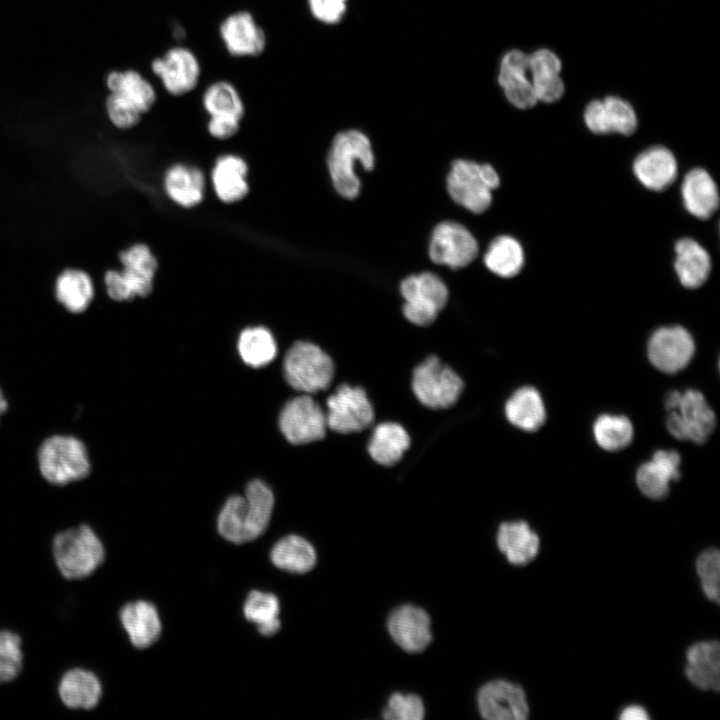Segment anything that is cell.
<instances>
[{"instance_id":"6da1fadb","label":"cell","mask_w":720,"mask_h":720,"mask_svg":"<svg viewBox=\"0 0 720 720\" xmlns=\"http://www.w3.org/2000/svg\"><path fill=\"white\" fill-rule=\"evenodd\" d=\"M120 267L106 268L102 284L106 296L118 303L149 296L156 280L159 261L144 242H133L116 254Z\"/></svg>"},{"instance_id":"7a4b0ae2","label":"cell","mask_w":720,"mask_h":720,"mask_svg":"<svg viewBox=\"0 0 720 720\" xmlns=\"http://www.w3.org/2000/svg\"><path fill=\"white\" fill-rule=\"evenodd\" d=\"M274 506V496L260 480L251 481L243 496L230 497L218 516V531L226 540L245 543L259 537L267 528Z\"/></svg>"},{"instance_id":"3957f363","label":"cell","mask_w":720,"mask_h":720,"mask_svg":"<svg viewBox=\"0 0 720 720\" xmlns=\"http://www.w3.org/2000/svg\"><path fill=\"white\" fill-rule=\"evenodd\" d=\"M51 553L59 574L73 581L90 577L106 559L103 540L87 523L58 531L52 538Z\"/></svg>"},{"instance_id":"277c9868","label":"cell","mask_w":720,"mask_h":720,"mask_svg":"<svg viewBox=\"0 0 720 720\" xmlns=\"http://www.w3.org/2000/svg\"><path fill=\"white\" fill-rule=\"evenodd\" d=\"M36 458L41 478L54 488L80 482L91 471L87 446L70 434H53L44 439Z\"/></svg>"},{"instance_id":"5b68a950","label":"cell","mask_w":720,"mask_h":720,"mask_svg":"<svg viewBox=\"0 0 720 720\" xmlns=\"http://www.w3.org/2000/svg\"><path fill=\"white\" fill-rule=\"evenodd\" d=\"M360 162L366 171L374 167V154L367 136L357 130L337 134L327 156V165L335 190L342 197L353 199L360 191V180L354 172Z\"/></svg>"},{"instance_id":"8992f818","label":"cell","mask_w":720,"mask_h":720,"mask_svg":"<svg viewBox=\"0 0 720 720\" xmlns=\"http://www.w3.org/2000/svg\"><path fill=\"white\" fill-rule=\"evenodd\" d=\"M665 407L669 412L666 427L678 440L703 444L714 431L715 414L697 390L670 391L665 397Z\"/></svg>"},{"instance_id":"52a82bcc","label":"cell","mask_w":720,"mask_h":720,"mask_svg":"<svg viewBox=\"0 0 720 720\" xmlns=\"http://www.w3.org/2000/svg\"><path fill=\"white\" fill-rule=\"evenodd\" d=\"M500 184L496 170L489 164L456 160L447 177L451 198L473 213H482L492 202V191Z\"/></svg>"},{"instance_id":"ba28073f","label":"cell","mask_w":720,"mask_h":720,"mask_svg":"<svg viewBox=\"0 0 720 720\" xmlns=\"http://www.w3.org/2000/svg\"><path fill=\"white\" fill-rule=\"evenodd\" d=\"M283 367L288 384L309 395L326 390L334 377L330 356L310 342H296L287 351Z\"/></svg>"},{"instance_id":"9c48e42d","label":"cell","mask_w":720,"mask_h":720,"mask_svg":"<svg viewBox=\"0 0 720 720\" xmlns=\"http://www.w3.org/2000/svg\"><path fill=\"white\" fill-rule=\"evenodd\" d=\"M412 391L417 400L431 409H446L459 399L463 382L457 373L430 356L413 371Z\"/></svg>"},{"instance_id":"30bf717a","label":"cell","mask_w":720,"mask_h":720,"mask_svg":"<svg viewBox=\"0 0 720 720\" xmlns=\"http://www.w3.org/2000/svg\"><path fill=\"white\" fill-rule=\"evenodd\" d=\"M405 300L403 314L414 325L428 326L448 301V288L440 277L431 272L411 275L400 285Z\"/></svg>"},{"instance_id":"8fae6325","label":"cell","mask_w":720,"mask_h":720,"mask_svg":"<svg viewBox=\"0 0 720 720\" xmlns=\"http://www.w3.org/2000/svg\"><path fill=\"white\" fill-rule=\"evenodd\" d=\"M327 427L334 432L350 434L367 429L374 421V409L359 386L343 384L326 401Z\"/></svg>"},{"instance_id":"7c38bea8","label":"cell","mask_w":720,"mask_h":720,"mask_svg":"<svg viewBox=\"0 0 720 720\" xmlns=\"http://www.w3.org/2000/svg\"><path fill=\"white\" fill-rule=\"evenodd\" d=\"M279 427L284 437L295 445L322 439L328 428L324 410L309 394L304 393L283 407Z\"/></svg>"},{"instance_id":"4fadbf2b","label":"cell","mask_w":720,"mask_h":720,"mask_svg":"<svg viewBox=\"0 0 720 720\" xmlns=\"http://www.w3.org/2000/svg\"><path fill=\"white\" fill-rule=\"evenodd\" d=\"M477 254V241L463 225L445 221L435 227L429 243V257L436 264L452 269L463 268Z\"/></svg>"},{"instance_id":"5bb4252c","label":"cell","mask_w":720,"mask_h":720,"mask_svg":"<svg viewBox=\"0 0 720 720\" xmlns=\"http://www.w3.org/2000/svg\"><path fill=\"white\" fill-rule=\"evenodd\" d=\"M151 69L166 92L173 96H182L194 90L201 75L197 56L184 46H174L154 58Z\"/></svg>"},{"instance_id":"9a60e30c","label":"cell","mask_w":720,"mask_h":720,"mask_svg":"<svg viewBox=\"0 0 720 720\" xmlns=\"http://www.w3.org/2000/svg\"><path fill=\"white\" fill-rule=\"evenodd\" d=\"M695 352L691 334L681 326L662 327L648 342V357L658 370L673 374L684 369Z\"/></svg>"},{"instance_id":"2e32d148","label":"cell","mask_w":720,"mask_h":720,"mask_svg":"<svg viewBox=\"0 0 720 720\" xmlns=\"http://www.w3.org/2000/svg\"><path fill=\"white\" fill-rule=\"evenodd\" d=\"M51 292L56 304L65 312L81 315L93 304L97 287L95 278L88 269L67 265L54 276Z\"/></svg>"},{"instance_id":"e0dca14e","label":"cell","mask_w":720,"mask_h":720,"mask_svg":"<svg viewBox=\"0 0 720 720\" xmlns=\"http://www.w3.org/2000/svg\"><path fill=\"white\" fill-rule=\"evenodd\" d=\"M478 707L489 720H524L529 714L523 689L505 680L485 684L478 694Z\"/></svg>"},{"instance_id":"ac0fdd59","label":"cell","mask_w":720,"mask_h":720,"mask_svg":"<svg viewBox=\"0 0 720 720\" xmlns=\"http://www.w3.org/2000/svg\"><path fill=\"white\" fill-rule=\"evenodd\" d=\"M220 38L235 57H254L266 48V35L254 16L245 10L228 15L220 24Z\"/></svg>"},{"instance_id":"d6986e66","label":"cell","mask_w":720,"mask_h":720,"mask_svg":"<svg viewBox=\"0 0 720 720\" xmlns=\"http://www.w3.org/2000/svg\"><path fill=\"white\" fill-rule=\"evenodd\" d=\"M249 165L240 155L225 153L218 156L210 172V182L216 198L225 205L245 199L250 192Z\"/></svg>"},{"instance_id":"ffe728a7","label":"cell","mask_w":720,"mask_h":720,"mask_svg":"<svg viewBox=\"0 0 720 720\" xmlns=\"http://www.w3.org/2000/svg\"><path fill=\"white\" fill-rule=\"evenodd\" d=\"M104 693L103 683L93 670L74 666L65 670L57 684L60 702L70 710H93Z\"/></svg>"},{"instance_id":"44dd1931","label":"cell","mask_w":720,"mask_h":720,"mask_svg":"<svg viewBox=\"0 0 720 720\" xmlns=\"http://www.w3.org/2000/svg\"><path fill=\"white\" fill-rule=\"evenodd\" d=\"M498 82L508 101L517 108L528 109L538 100L529 75L528 55L519 50L507 52L500 63Z\"/></svg>"},{"instance_id":"7402d4cb","label":"cell","mask_w":720,"mask_h":720,"mask_svg":"<svg viewBox=\"0 0 720 720\" xmlns=\"http://www.w3.org/2000/svg\"><path fill=\"white\" fill-rule=\"evenodd\" d=\"M163 189L168 199L185 209L199 206L206 193V176L197 166L173 163L164 172Z\"/></svg>"},{"instance_id":"603a6c76","label":"cell","mask_w":720,"mask_h":720,"mask_svg":"<svg viewBox=\"0 0 720 720\" xmlns=\"http://www.w3.org/2000/svg\"><path fill=\"white\" fill-rule=\"evenodd\" d=\"M388 630L393 640L411 653L424 650L432 639L429 615L413 605L395 609L389 616Z\"/></svg>"},{"instance_id":"cb8c5ba5","label":"cell","mask_w":720,"mask_h":720,"mask_svg":"<svg viewBox=\"0 0 720 720\" xmlns=\"http://www.w3.org/2000/svg\"><path fill=\"white\" fill-rule=\"evenodd\" d=\"M118 621L130 644L137 649L152 645L161 632V621L155 606L144 600L122 604L118 609Z\"/></svg>"},{"instance_id":"d4e9b609","label":"cell","mask_w":720,"mask_h":720,"mask_svg":"<svg viewBox=\"0 0 720 720\" xmlns=\"http://www.w3.org/2000/svg\"><path fill=\"white\" fill-rule=\"evenodd\" d=\"M680 455L673 450H658L652 459L642 464L636 473L640 491L655 500L665 498L671 481L680 478Z\"/></svg>"},{"instance_id":"484cf974","label":"cell","mask_w":720,"mask_h":720,"mask_svg":"<svg viewBox=\"0 0 720 720\" xmlns=\"http://www.w3.org/2000/svg\"><path fill=\"white\" fill-rule=\"evenodd\" d=\"M633 172L639 182L652 191H662L677 177L678 165L673 153L654 146L641 152L634 160Z\"/></svg>"},{"instance_id":"4316f807","label":"cell","mask_w":720,"mask_h":720,"mask_svg":"<svg viewBox=\"0 0 720 720\" xmlns=\"http://www.w3.org/2000/svg\"><path fill=\"white\" fill-rule=\"evenodd\" d=\"M685 674L688 680L702 690L718 691L720 688L719 642H698L687 650Z\"/></svg>"},{"instance_id":"83f0119b","label":"cell","mask_w":720,"mask_h":720,"mask_svg":"<svg viewBox=\"0 0 720 720\" xmlns=\"http://www.w3.org/2000/svg\"><path fill=\"white\" fill-rule=\"evenodd\" d=\"M681 195L686 210L702 220L711 217L719 205L717 185L702 168H694L685 175Z\"/></svg>"},{"instance_id":"f1b7e54d","label":"cell","mask_w":720,"mask_h":720,"mask_svg":"<svg viewBox=\"0 0 720 720\" xmlns=\"http://www.w3.org/2000/svg\"><path fill=\"white\" fill-rule=\"evenodd\" d=\"M674 268L680 283L690 289L704 284L711 272V258L696 240L682 238L675 245Z\"/></svg>"},{"instance_id":"f546056e","label":"cell","mask_w":720,"mask_h":720,"mask_svg":"<svg viewBox=\"0 0 720 720\" xmlns=\"http://www.w3.org/2000/svg\"><path fill=\"white\" fill-rule=\"evenodd\" d=\"M410 446V437L403 426L394 422L378 424L370 437L368 453L382 466L398 463Z\"/></svg>"},{"instance_id":"4dcf8cb0","label":"cell","mask_w":720,"mask_h":720,"mask_svg":"<svg viewBox=\"0 0 720 720\" xmlns=\"http://www.w3.org/2000/svg\"><path fill=\"white\" fill-rule=\"evenodd\" d=\"M507 420L515 427L533 432L545 422L546 410L540 393L530 386L516 390L505 404Z\"/></svg>"},{"instance_id":"1f68e13d","label":"cell","mask_w":720,"mask_h":720,"mask_svg":"<svg viewBox=\"0 0 720 720\" xmlns=\"http://www.w3.org/2000/svg\"><path fill=\"white\" fill-rule=\"evenodd\" d=\"M497 544L510 563L524 565L537 555L539 538L524 521L505 522L499 527Z\"/></svg>"},{"instance_id":"d6a6232c","label":"cell","mask_w":720,"mask_h":720,"mask_svg":"<svg viewBox=\"0 0 720 720\" xmlns=\"http://www.w3.org/2000/svg\"><path fill=\"white\" fill-rule=\"evenodd\" d=\"M109 93L117 94L147 113L154 106L157 94L153 85L138 71H112L106 77Z\"/></svg>"},{"instance_id":"836d02e7","label":"cell","mask_w":720,"mask_h":720,"mask_svg":"<svg viewBox=\"0 0 720 720\" xmlns=\"http://www.w3.org/2000/svg\"><path fill=\"white\" fill-rule=\"evenodd\" d=\"M270 558L279 569L292 573H305L314 567L316 553L313 546L303 537L288 535L273 546Z\"/></svg>"},{"instance_id":"e575fe53","label":"cell","mask_w":720,"mask_h":720,"mask_svg":"<svg viewBox=\"0 0 720 720\" xmlns=\"http://www.w3.org/2000/svg\"><path fill=\"white\" fill-rule=\"evenodd\" d=\"M484 264L494 274L511 278L517 275L524 265L523 248L515 238L499 236L490 243L484 255Z\"/></svg>"},{"instance_id":"d590c367","label":"cell","mask_w":720,"mask_h":720,"mask_svg":"<svg viewBox=\"0 0 720 720\" xmlns=\"http://www.w3.org/2000/svg\"><path fill=\"white\" fill-rule=\"evenodd\" d=\"M202 106L209 117H232L242 121L245 114L239 91L226 80L215 81L205 89Z\"/></svg>"},{"instance_id":"8d00e7d4","label":"cell","mask_w":720,"mask_h":720,"mask_svg":"<svg viewBox=\"0 0 720 720\" xmlns=\"http://www.w3.org/2000/svg\"><path fill=\"white\" fill-rule=\"evenodd\" d=\"M238 351L247 365L260 368L273 361L277 354V345L269 329L253 326L240 333Z\"/></svg>"},{"instance_id":"74e56055","label":"cell","mask_w":720,"mask_h":720,"mask_svg":"<svg viewBox=\"0 0 720 720\" xmlns=\"http://www.w3.org/2000/svg\"><path fill=\"white\" fill-rule=\"evenodd\" d=\"M279 611L280 605L275 595L257 590L249 593L243 607L245 618L257 625L258 631L264 636L279 631Z\"/></svg>"},{"instance_id":"f35d334b","label":"cell","mask_w":720,"mask_h":720,"mask_svg":"<svg viewBox=\"0 0 720 720\" xmlns=\"http://www.w3.org/2000/svg\"><path fill=\"white\" fill-rule=\"evenodd\" d=\"M593 434L601 448L618 451L631 443L633 426L626 416L604 414L594 422Z\"/></svg>"},{"instance_id":"ab89813d","label":"cell","mask_w":720,"mask_h":720,"mask_svg":"<svg viewBox=\"0 0 720 720\" xmlns=\"http://www.w3.org/2000/svg\"><path fill=\"white\" fill-rule=\"evenodd\" d=\"M24 665L21 636L9 629L0 630V685L14 681Z\"/></svg>"},{"instance_id":"60d3db41","label":"cell","mask_w":720,"mask_h":720,"mask_svg":"<svg viewBox=\"0 0 720 720\" xmlns=\"http://www.w3.org/2000/svg\"><path fill=\"white\" fill-rule=\"evenodd\" d=\"M697 573L706 597L719 603L720 553L717 549L705 550L697 559Z\"/></svg>"},{"instance_id":"b9f144b4","label":"cell","mask_w":720,"mask_h":720,"mask_svg":"<svg viewBox=\"0 0 720 720\" xmlns=\"http://www.w3.org/2000/svg\"><path fill=\"white\" fill-rule=\"evenodd\" d=\"M105 111L109 122L120 130L136 127L144 115L129 101L114 93L107 96Z\"/></svg>"},{"instance_id":"7bdbcfd3","label":"cell","mask_w":720,"mask_h":720,"mask_svg":"<svg viewBox=\"0 0 720 720\" xmlns=\"http://www.w3.org/2000/svg\"><path fill=\"white\" fill-rule=\"evenodd\" d=\"M611 132L630 135L637 128V116L633 107L625 100L608 96L603 100Z\"/></svg>"},{"instance_id":"ee69618b","label":"cell","mask_w":720,"mask_h":720,"mask_svg":"<svg viewBox=\"0 0 720 720\" xmlns=\"http://www.w3.org/2000/svg\"><path fill=\"white\" fill-rule=\"evenodd\" d=\"M382 716L390 720H421L424 717V704L417 695L394 693Z\"/></svg>"},{"instance_id":"f6af8a7d","label":"cell","mask_w":720,"mask_h":720,"mask_svg":"<svg viewBox=\"0 0 720 720\" xmlns=\"http://www.w3.org/2000/svg\"><path fill=\"white\" fill-rule=\"evenodd\" d=\"M530 78L560 74L559 57L549 49H539L528 55Z\"/></svg>"},{"instance_id":"bcb514c9","label":"cell","mask_w":720,"mask_h":720,"mask_svg":"<svg viewBox=\"0 0 720 720\" xmlns=\"http://www.w3.org/2000/svg\"><path fill=\"white\" fill-rule=\"evenodd\" d=\"M538 101L553 103L564 93V83L560 74L531 78Z\"/></svg>"},{"instance_id":"7dc6e473","label":"cell","mask_w":720,"mask_h":720,"mask_svg":"<svg viewBox=\"0 0 720 720\" xmlns=\"http://www.w3.org/2000/svg\"><path fill=\"white\" fill-rule=\"evenodd\" d=\"M347 0H308L312 15L326 24L337 23L343 16Z\"/></svg>"},{"instance_id":"c3c4849f","label":"cell","mask_w":720,"mask_h":720,"mask_svg":"<svg viewBox=\"0 0 720 720\" xmlns=\"http://www.w3.org/2000/svg\"><path fill=\"white\" fill-rule=\"evenodd\" d=\"M584 121L588 129L595 134L611 133L603 100H593L586 106Z\"/></svg>"},{"instance_id":"681fc988","label":"cell","mask_w":720,"mask_h":720,"mask_svg":"<svg viewBox=\"0 0 720 720\" xmlns=\"http://www.w3.org/2000/svg\"><path fill=\"white\" fill-rule=\"evenodd\" d=\"M241 120L232 117H209L208 134L220 141L234 137L240 130Z\"/></svg>"},{"instance_id":"f907efd6","label":"cell","mask_w":720,"mask_h":720,"mask_svg":"<svg viewBox=\"0 0 720 720\" xmlns=\"http://www.w3.org/2000/svg\"><path fill=\"white\" fill-rule=\"evenodd\" d=\"M622 720H646L649 719L646 711L640 706H629L620 715Z\"/></svg>"},{"instance_id":"816d5d0a","label":"cell","mask_w":720,"mask_h":720,"mask_svg":"<svg viewBox=\"0 0 720 720\" xmlns=\"http://www.w3.org/2000/svg\"><path fill=\"white\" fill-rule=\"evenodd\" d=\"M7 409H8V401H7V398H6L3 390L0 387V418L7 411Z\"/></svg>"}]
</instances>
